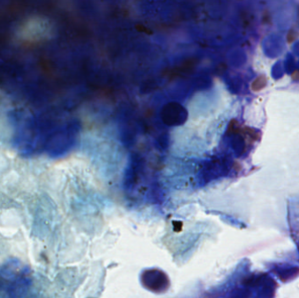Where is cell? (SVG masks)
Here are the masks:
<instances>
[{"mask_svg": "<svg viewBox=\"0 0 299 298\" xmlns=\"http://www.w3.org/2000/svg\"><path fill=\"white\" fill-rule=\"evenodd\" d=\"M141 280L145 288L155 293H163L169 289L170 281L167 274L157 268L144 271Z\"/></svg>", "mask_w": 299, "mask_h": 298, "instance_id": "obj_1", "label": "cell"}]
</instances>
